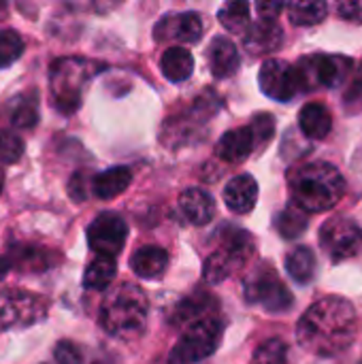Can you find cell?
<instances>
[{
    "label": "cell",
    "mask_w": 362,
    "mask_h": 364,
    "mask_svg": "<svg viewBox=\"0 0 362 364\" xmlns=\"http://www.w3.org/2000/svg\"><path fill=\"white\" fill-rule=\"evenodd\" d=\"M218 17H220V23L228 32H233V34H245L247 28H250V4L247 2H241V0L226 2L220 9Z\"/></svg>",
    "instance_id": "obj_27"
},
{
    "label": "cell",
    "mask_w": 362,
    "mask_h": 364,
    "mask_svg": "<svg viewBox=\"0 0 362 364\" xmlns=\"http://www.w3.org/2000/svg\"><path fill=\"white\" fill-rule=\"evenodd\" d=\"M258 83H260V90L269 98L280 100V102L290 100L299 92L294 66H290L288 62L277 60V58L262 62L260 73H258Z\"/></svg>",
    "instance_id": "obj_12"
},
{
    "label": "cell",
    "mask_w": 362,
    "mask_h": 364,
    "mask_svg": "<svg viewBox=\"0 0 362 364\" xmlns=\"http://www.w3.org/2000/svg\"><path fill=\"white\" fill-rule=\"evenodd\" d=\"M335 11L339 13V17H344L346 21L358 23L362 26V0H346V2H337Z\"/></svg>",
    "instance_id": "obj_35"
},
{
    "label": "cell",
    "mask_w": 362,
    "mask_h": 364,
    "mask_svg": "<svg viewBox=\"0 0 362 364\" xmlns=\"http://www.w3.org/2000/svg\"><path fill=\"white\" fill-rule=\"evenodd\" d=\"M90 66L79 58H60L51 64V94L62 113H75L81 107L83 83L92 77Z\"/></svg>",
    "instance_id": "obj_5"
},
{
    "label": "cell",
    "mask_w": 362,
    "mask_h": 364,
    "mask_svg": "<svg viewBox=\"0 0 362 364\" xmlns=\"http://www.w3.org/2000/svg\"><path fill=\"white\" fill-rule=\"evenodd\" d=\"M21 53H23V38L11 28L0 30V68H6L13 62H17Z\"/></svg>",
    "instance_id": "obj_29"
},
{
    "label": "cell",
    "mask_w": 362,
    "mask_h": 364,
    "mask_svg": "<svg viewBox=\"0 0 362 364\" xmlns=\"http://www.w3.org/2000/svg\"><path fill=\"white\" fill-rule=\"evenodd\" d=\"M256 9L265 21H275V17L286 9V4H282V2H258Z\"/></svg>",
    "instance_id": "obj_36"
},
{
    "label": "cell",
    "mask_w": 362,
    "mask_h": 364,
    "mask_svg": "<svg viewBox=\"0 0 362 364\" xmlns=\"http://www.w3.org/2000/svg\"><path fill=\"white\" fill-rule=\"evenodd\" d=\"M292 207L303 213H322L333 209L346 194V179L329 162H307L288 175Z\"/></svg>",
    "instance_id": "obj_2"
},
{
    "label": "cell",
    "mask_w": 362,
    "mask_h": 364,
    "mask_svg": "<svg viewBox=\"0 0 362 364\" xmlns=\"http://www.w3.org/2000/svg\"><path fill=\"white\" fill-rule=\"evenodd\" d=\"M258 200V183L252 175H237L224 188V203L233 213H250Z\"/></svg>",
    "instance_id": "obj_14"
},
{
    "label": "cell",
    "mask_w": 362,
    "mask_h": 364,
    "mask_svg": "<svg viewBox=\"0 0 362 364\" xmlns=\"http://www.w3.org/2000/svg\"><path fill=\"white\" fill-rule=\"evenodd\" d=\"M222 333H224V326H222L220 318H215V316H209V318L188 326L183 337L171 352V364L203 363L220 348Z\"/></svg>",
    "instance_id": "obj_6"
},
{
    "label": "cell",
    "mask_w": 362,
    "mask_h": 364,
    "mask_svg": "<svg viewBox=\"0 0 362 364\" xmlns=\"http://www.w3.org/2000/svg\"><path fill=\"white\" fill-rule=\"evenodd\" d=\"M154 36L158 41H175V43H196L203 36V21L196 13H175L164 15L154 28Z\"/></svg>",
    "instance_id": "obj_13"
},
{
    "label": "cell",
    "mask_w": 362,
    "mask_h": 364,
    "mask_svg": "<svg viewBox=\"0 0 362 364\" xmlns=\"http://www.w3.org/2000/svg\"><path fill=\"white\" fill-rule=\"evenodd\" d=\"M23 156V141L15 132H0V164H15Z\"/></svg>",
    "instance_id": "obj_31"
},
{
    "label": "cell",
    "mask_w": 362,
    "mask_h": 364,
    "mask_svg": "<svg viewBox=\"0 0 362 364\" xmlns=\"http://www.w3.org/2000/svg\"><path fill=\"white\" fill-rule=\"evenodd\" d=\"M250 364H288V350L280 339L265 341L256 352Z\"/></svg>",
    "instance_id": "obj_30"
},
{
    "label": "cell",
    "mask_w": 362,
    "mask_h": 364,
    "mask_svg": "<svg viewBox=\"0 0 362 364\" xmlns=\"http://www.w3.org/2000/svg\"><path fill=\"white\" fill-rule=\"evenodd\" d=\"M356 333V309L344 296H326L314 303L297 326V341L314 356H335L350 348Z\"/></svg>",
    "instance_id": "obj_1"
},
{
    "label": "cell",
    "mask_w": 362,
    "mask_h": 364,
    "mask_svg": "<svg viewBox=\"0 0 362 364\" xmlns=\"http://www.w3.org/2000/svg\"><path fill=\"white\" fill-rule=\"evenodd\" d=\"M352 70V60L344 55H326V53H312L299 60L294 75L297 85L305 92L318 87H335L339 85Z\"/></svg>",
    "instance_id": "obj_7"
},
{
    "label": "cell",
    "mask_w": 362,
    "mask_h": 364,
    "mask_svg": "<svg viewBox=\"0 0 362 364\" xmlns=\"http://www.w3.org/2000/svg\"><path fill=\"white\" fill-rule=\"evenodd\" d=\"M286 11L294 26H316L326 17L329 4L322 0H303L286 4Z\"/></svg>",
    "instance_id": "obj_25"
},
{
    "label": "cell",
    "mask_w": 362,
    "mask_h": 364,
    "mask_svg": "<svg viewBox=\"0 0 362 364\" xmlns=\"http://www.w3.org/2000/svg\"><path fill=\"white\" fill-rule=\"evenodd\" d=\"M245 301L258 305L271 314L288 311L294 305V296L280 279V275L271 267H258L245 279Z\"/></svg>",
    "instance_id": "obj_8"
},
{
    "label": "cell",
    "mask_w": 362,
    "mask_h": 364,
    "mask_svg": "<svg viewBox=\"0 0 362 364\" xmlns=\"http://www.w3.org/2000/svg\"><path fill=\"white\" fill-rule=\"evenodd\" d=\"M209 305H215L213 303V299L207 294V296H203V294H198V296H192V299H186V301H181L177 307H175V316L171 318L177 326H192V324H196V322H201V320H205V318H209V316H213L211 311H213V307H209Z\"/></svg>",
    "instance_id": "obj_23"
},
{
    "label": "cell",
    "mask_w": 362,
    "mask_h": 364,
    "mask_svg": "<svg viewBox=\"0 0 362 364\" xmlns=\"http://www.w3.org/2000/svg\"><path fill=\"white\" fill-rule=\"evenodd\" d=\"M160 68L169 81L181 83V81L190 79V75L194 70V58L186 47H171L162 53Z\"/></svg>",
    "instance_id": "obj_22"
},
{
    "label": "cell",
    "mask_w": 362,
    "mask_h": 364,
    "mask_svg": "<svg viewBox=\"0 0 362 364\" xmlns=\"http://www.w3.org/2000/svg\"><path fill=\"white\" fill-rule=\"evenodd\" d=\"M320 245L333 262H344L362 252V228L346 218H333L320 228Z\"/></svg>",
    "instance_id": "obj_10"
},
{
    "label": "cell",
    "mask_w": 362,
    "mask_h": 364,
    "mask_svg": "<svg viewBox=\"0 0 362 364\" xmlns=\"http://www.w3.org/2000/svg\"><path fill=\"white\" fill-rule=\"evenodd\" d=\"M275 230L288 241L299 239L307 230V215L301 209L290 205L275 215Z\"/></svg>",
    "instance_id": "obj_28"
},
{
    "label": "cell",
    "mask_w": 362,
    "mask_h": 364,
    "mask_svg": "<svg viewBox=\"0 0 362 364\" xmlns=\"http://www.w3.org/2000/svg\"><path fill=\"white\" fill-rule=\"evenodd\" d=\"M128 237V224L122 215L107 211L100 213L87 228V245L98 258H113L117 256Z\"/></svg>",
    "instance_id": "obj_11"
},
{
    "label": "cell",
    "mask_w": 362,
    "mask_h": 364,
    "mask_svg": "<svg viewBox=\"0 0 362 364\" xmlns=\"http://www.w3.org/2000/svg\"><path fill=\"white\" fill-rule=\"evenodd\" d=\"M254 254V239L245 230H230L220 247L207 256L203 275L209 284H220L226 277H230L235 271L243 269L250 256Z\"/></svg>",
    "instance_id": "obj_4"
},
{
    "label": "cell",
    "mask_w": 362,
    "mask_h": 364,
    "mask_svg": "<svg viewBox=\"0 0 362 364\" xmlns=\"http://www.w3.org/2000/svg\"><path fill=\"white\" fill-rule=\"evenodd\" d=\"M299 126H301L305 136L322 141V139L329 136V132L333 128V115L324 105L309 102L299 113Z\"/></svg>",
    "instance_id": "obj_21"
},
{
    "label": "cell",
    "mask_w": 362,
    "mask_h": 364,
    "mask_svg": "<svg viewBox=\"0 0 362 364\" xmlns=\"http://www.w3.org/2000/svg\"><path fill=\"white\" fill-rule=\"evenodd\" d=\"M250 130H252V134H254V143H256V141H260V143L269 141V139L273 136V130H275L273 115H269V113L256 115V119H254V124L250 126Z\"/></svg>",
    "instance_id": "obj_34"
},
{
    "label": "cell",
    "mask_w": 362,
    "mask_h": 364,
    "mask_svg": "<svg viewBox=\"0 0 362 364\" xmlns=\"http://www.w3.org/2000/svg\"><path fill=\"white\" fill-rule=\"evenodd\" d=\"M147 311L145 292L134 284H122L107 294L100 307V324L111 337L130 341L145 333Z\"/></svg>",
    "instance_id": "obj_3"
},
{
    "label": "cell",
    "mask_w": 362,
    "mask_h": 364,
    "mask_svg": "<svg viewBox=\"0 0 362 364\" xmlns=\"http://www.w3.org/2000/svg\"><path fill=\"white\" fill-rule=\"evenodd\" d=\"M117 264L113 258H96L83 275V286L87 290H107L109 284L115 279Z\"/></svg>",
    "instance_id": "obj_26"
},
{
    "label": "cell",
    "mask_w": 362,
    "mask_h": 364,
    "mask_svg": "<svg viewBox=\"0 0 362 364\" xmlns=\"http://www.w3.org/2000/svg\"><path fill=\"white\" fill-rule=\"evenodd\" d=\"M284 41V32L277 26V21H265L260 19L258 23L250 26L245 32V49L252 55H265L275 49H280Z\"/></svg>",
    "instance_id": "obj_17"
},
{
    "label": "cell",
    "mask_w": 362,
    "mask_h": 364,
    "mask_svg": "<svg viewBox=\"0 0 362 364\" xmlns=\"http://www.w3.org/2000/svg\"><path fill=\"white\" fill-rule=\"evenodd\" d=\"M47 316V303L30 292L2 290L0 292V331L32 326Z\"/></svg>",
    "instance_id": "obj_9"
},
{
    "label": "cell",
    "mask_w": 362,
    "mask_h": 364,
    "mask_svg": "<svg viewBox=\"0 0 362 364\" xmlns=\"http://www.w3.org/2000/svg\"><path fill=\"white\" fill-rule=\"evenodd\" d=\"M38 119V111L34 100H19L17 111L13 113V124L17 128H32Z\"/></svg>",
    "instance_id": "obj_32"
},
{
    "label": "cell",
    "mask_w": 362,
    "mask_h": 364,
    "mask_svg": "<svg viewBox=\"0 0 362 364\" xmlns=\"http://www.w3.org/2000/svg\"><path fill=\"white\" fill-rule=\"evenodd\" d=\"M179 209L183 218L194 226H205L215 215V203L211 194H207L201 188H188L179 196Z\"/></svg>",
    "instance_id": "obj_16"
},
{
    "label": "cell",
    "mask_w": 362,
    "mask_h": 364,
    "mask_svg": "<svg viewBox=\"0 0 362 364\" xmlns=\"http://www.w3.org/2000/svg\"><path fill=\"white\" fill-rule=\"evenodd\" d=\"M53 356H55L58 364H83L81 350L70 341H60L53 350Z\"/></svg>",
    "instance_id": "obj_33"
},
{
    "label": "cell",
    "mask_w": 362,
    "mask_h": 364,
    "mask_svg": "<svg viewBox=\"0 0 362 364\" xmlns=\"http://www.w3.org/2000/svg\"><path fill=\"white\" fill-rule=\"evenodd\" d=\"M2 186H4V175H2V171H0V192H2Z\"/></svg>",
    "instance_id": "obj_38"
},
{
    "label": "cell",
    "mask_w": 362,
    "mask_h": 364,
    "mask_svg": "<svg viewBox=\"0 0 362 364\" xmlns=\"http://www.w3.org/2000/svg\"><path fill=\"white\" fill-rule=\"evenodd\" d=\"M132 181V173L128 166H113L107 168L98 175L92 177V192L94 196L102 198V200H111L115 196H119Z\"/></svg>",
    "instance_id": "obj_20"
},
{
    "label": "cell",
    "mask_w": 362,
    "mask_h": 364,
    "mask_svg": "<svg viewBox=\"0 0 362 364\" xmlns=\"http://www.w3.org/2000/svg\"><path fill=\"white\" fill-rule=\"evenodd\" d=\"M354 98H356V100H362V64L361 68H358L356 79H354Z\"/></svg>",
    "instance_id": "obj_37"
},
{
    "label": "cell",
    "mask_w": 362,
    "mask_h": 364,
    "mask_svg": "<svg viewBox=\"0 0 362 364\" xmlns=\"http://www.w3.org/2000/svg\"><path fill=\"white\" fill-rule=\"evenodd\" d=\"M207 60H209L211 75L218 79H226V77L235 75L239 68V62H241L237 45L226 36H215L211 41V45L207 49Z\"/></svg>",
    "instance_id": "obj_15"
},
{
    "label": "cell",
    "mask_w": 362,
    "mask_h": 364,
    "mask_svg": "<svg viewBox=\"0 0 362 364\" xmlns=\"http://www.w3.org/2000/svg\"><path fill=\"white\" fill-rule=\"evenodd\" d=\"M166 267H169V254H166V250H162L158 245H145V247L137 250L130 258V269L143 279L162 277Z\"/></svg>",
    "instance_id": "obj_19"
},
{
    "label": "cell",
    "mask_w": 362,
    "mask_h": 364,
    "mask_svg": "<svg viewBox=\"0 0 362 364\" xmlns=\"http://www.w3.org/2000/svg\"><path fill=\"white\" fill-rule=\"evenodd\" d=\"M254 134L250 126L228 130L215 145V154L226 162H243L254 149Z\"/></svg>",
    "instance_id": "obj_18"
},
{
    "label": "cell",
    "mask_w": 362,
    "mask_h": 364,
    "mask_svg": "<svg viewBox=\"0 0 362 364\" xmlns=\"http://www.w3.org/2000/svg\"><path fill=\"white\" fill-rule=\"evenodd\" d=\"M286 271L297 284H309L316 275V256L309 247H294L286 256Z\"/></svg>",
    "instance_id": "obj_24"
}]
</instances>
